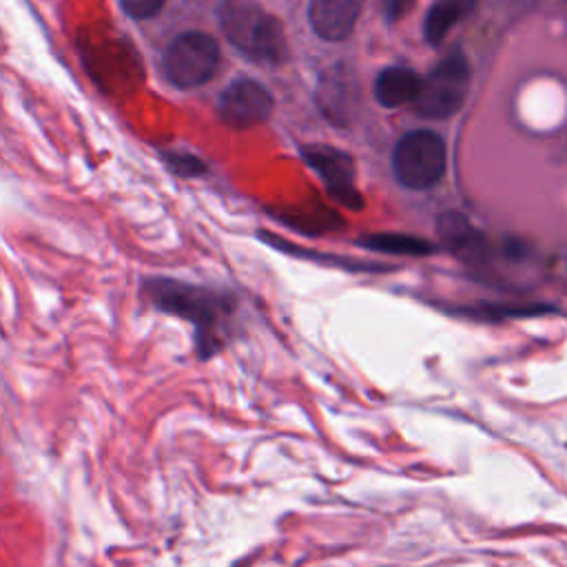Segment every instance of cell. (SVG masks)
<instances>
[{
	"instance_id": "obj_1",
	"label": "cell",
	"mask_w": 567,
	"mask_h": 567,
	"mask_svg": "<svg viewBox=\"0 0 567 567\" xmlns=\"http://www.w3.org/2000/svg\"><path fill=\"white\" fill-rule=\"evenodd\" d=\"M217 18L230 44L252 62L277 66L288 58L284 24L257 0H221Z\"/></svg>"
},
{
	"instance_id": "obj_2",
	"label": "cell",
	"mask_w": 567,
	"mask_h": 567,
	"mask_svg": "<svg viewBox=\"0 0 567 567\" xmlns=\"http://www.w3.org/2000/svg\"><path fill=\"white\" fill-rule=\"evenodd\" d=\"M146 292L153 297V301L164 308L166 312H175L199 328V346H206V334L210 348H215V326L221 315L230 310V299L221 297L217 292L193 288L179 281L171 279H157L146 286Z\"/></svg>"
},
{
	"instance_id": "obj_3",
	"label": "cell",
	"mask_w": 567,
	"mask_h": 567,
	"mask_svg": "<svg viewBox=\"0 0 567 567\" xmlns=\"http://www.w3.org/2000/svg\"><path fill=\"white\" fill-rule=\"evenodd\" d=\"M392 168L403 186L425 190L445 173V142L434 131H412L394 146Z\"/></svg>"
},
{
	"instance_id": "obj_4",
	"label": "cell",
	"mask_w": 567,
	"mask_h": 567,
	"mask_svg": "<svg viewBox=\"0 0 567 567\" xmlns=\"http://www.w3.org/2000/svg\"><path fill=\"white\" fill-rule=\"evenodd\" d=\"M472 82L470 62L461 53L447 55L423 80L421 93L414 102V111L421 117L445 120L452 117L465 102Z\"/></svg>"
},
{
	"instance_id": "obj_5",
	"label": "cell",
	"mask_w": 567,
	"mask_h": 567,
	"mask_svg": "<svg viewBox=\"0 0 567 567\" xmlns=\"http://www.w3.org/2000/svg\"><path fill=\"white\" fill-rule=\"evenodd\" d=\"M219 64V44L208 33L186 31L171 40L162 55V69L171 84L193 89L204 84Z\"/></svg>"
},
{
	"instance_id": "obj_6",
	"label": "cell",
	"mask_w": 567,
	"mask_h": 567,
	"mask_svg": "<svg viewBox=\"0 0 567 567\" xmlns=\"http://www.w3.org/2000/svg\"><path fill=\"white\" fill-rule=\"evenodd\" d=\"M217 113L230 128H252L272 113V95L255 80H237L219 95Z\"/></svg>"
},
{
	"instance_id": "obj_7",
	"label": "cell",
	"mask_w": 567,
	"mask_h": 567,
	"mask_svg": "<svg viewBox=\"0 0 567 567\" xmlns=\"http://www.w3.org/2000/svg\"><path fill=\"white\" fill-rule=\"evenodd\" d=\"M303 159L323 179L328 193L348 208H361L363 199L354 188V164L352 157L339 148L326 144H312L301 148Z\"/></svg>"
},
{
	"instance_id": "obj_8",
	"label": "cell",
	"mask_w": 567,
	"mask_h": 567,
	"mask_svg": "<svg viewBox=\"0 0 567 567\" xmlns=\"http://www.w3.org/2000/svg\"><path fill=\"white\" fill-rule=\"evenodd\" d=\"M359 97V80L348 64L334 62L321 73L317 84V106L332 124H350L357 115Z\"/></svg>"
},
{
	"instance_id": "obj_9",
	"label": "cell",
	"mask_w": 567,
	"mask_h": 567,
	"mask_svg": "<svg viewBox=\"0 0 567 567\" xmlns=\"http://www.w3.org/2000/svg\"><path fill=\"white\" fill-rule=\"evenodd\" d=\"M363 0H310L308 18L312 31L323 40H343L352 33Z\"/></svg>"
},
{
	"instance_id": "obj_10",
	"label": "cell",
	"mask_w": 567,
	"mask_h": 567,
	"mask_svg": "<svg viewBox=\"0 0 567 567\" xmlns=\"http://www.w3.org/2000/svg\"><path fill=\"white\" fill-rule=\"evenodd\" d=\"M439 235L447 250L470 264H481L489 255L487 239L461 213H445L439 217Z\"/></svg>"
},
{
	"instance_id": "obj_11",
	"label": "cell",
	"mask_w": 567,
	"mask_h": 567,
	"mask_svg": "<svg viewBox=\"0 0 567 567\" xmlns=\"http://www.w3.org/2000/svg\"><path fill=\"white\" fill-rule=\"evenodd\" d=\"M423 80L408 66H388L374 80V97L381 106L394 109L408 102H416Z\"/></svg>"
},
{
	"instance_id": "obj_12",
	"label": "cell",
	"mask_w": 567,
	"mask_h": 567,
	"mask_svg": "<svg viewBox=\"0 0 567 567\" xmlns=\"http://www.w3.org/2000/svg\"><path fill=\"white\" fill-rule=\"evenodd\" d=\"M474 4L476 0H436L423 20L425 40L432 47L441 44L452 31V27L458 20H463L474 9Z\"/></svg>"
},
{
	"instance_id": "obj_13",
	"label": "cell",
	"mask_w": 567,
	"mask_h": 567,
	"mask_svg": "<svg viewBox=\"0 0 567 567\" xmlns=\"http://www.w3.org/2000/svg\"><path fill=\"white\" fill-rule=\"evenodd\" d=\"M363 246L379 250V252H390V255H430L436 250L434 244L412 237V235H396V233H381V235H370Z\"/></svg>"
},
{
	"instance_id": "obj_14",
	"label": "cell",
	"mask_w": 567,
	"mask_h": 567,
	"mask_svg": "<svg viewBox=\"0 0 567 567\" xmlns=\"http://www.w3.org/2000/svg\"><path fill=\"white\" fill-rule=\"evenodd\" d=\"M120 4L133 18H151L164 7V0H120Z\"/></svg>"
},
{
	"instance_id": "obj_15",
	"label": "cell",
	"mask_w": 567,
	"mask_h": 567,
	"mask_svg": "<svg viewBox=\"0 0 567 567\" xmlns=\"http://www.w3.org/2000/svg\"><path fill=\"white\" fill-rule=\"evenodd\" d=\"M166 159H168L171 168L177 171V173H182V175H195V173H202V171H204L202 162L195 159V157H188V155H179V153H177V155L166 157Z\"/></svg>"
},
{
	"instance_id": "obj_16",
	"label": "cell",
	"mask_w": 567,
	"mask_h": 567,
	"mask_svg": "<svg viewBox=\"0 0 567 567\" xmlns=\"http://www.w3.org/2000/svg\"><path fill=\"white\" fill-rule=\"evenodd\" d=\"M412 4H414V0H385V16H388V20L396 22L399 18H403L410 11Z\"/></svg>"
}]
</instances>
